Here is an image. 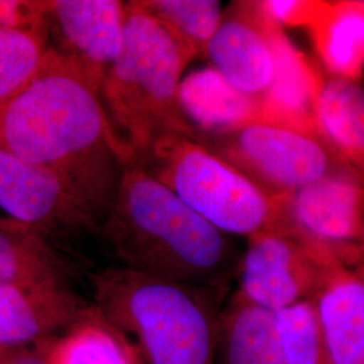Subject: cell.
<instances>
[{"instance_id":"4316f807","label":"cell","mask_w":364,"mask_h":364,"mask_svg":"<svg viewBox=\"0 0 364 364\" xmlns=\"http://www.w3.org/2000/svg\"><path fill=\"white\" fill-rule=\"evenodd\" d=\"M3 364H49L45 352L43 353H22L16 355Z\"/></svg>"},{"instance_id":"52a82bcc","label":"cell","mask_w":364,"mask_h":364,"mask_svg":"<svg viewBox=\"0 0 364 364\" xmlns=\"http://www.w3.org/2000/svg\"><path fill=\"white\" fill-rule=\"evenodd\" d=\"M335 248L293 232H263L247 239L242 254L237 293L277 312L312 299Z\"/></svg>"},{"instance_id":"7402d4cb","label":"cell","mask_w":364,"mask_h":364,"mask_svg":"<svg viewBox=\"0 0 364 364\" xmlns=\"http://www.w3.org/2000/svg\"><path fill=\"white\" fill-rule=\"evenodd\" d=\"M274 320L285 364H331L312 299L274 312Z\"/></svg>"},{"instance_id":"5b68a950","label":"cell","mask_w":364,"mask_h":364,"mask_svg":"<svg viewBox=\"0 0 364 364\" xmlns=\"http://www.w3.org/2000/svg\"><path fill=\"white\" fill-rule=\"evenodd\" d=\"M230 236L284 232L282 197L264 192L232 165L196 139L158 138L136 164Z\"/></svg>"},{"instance_id":"44dd1931","label":"cell","mask_w":364,"mask_h":364,"mask_svg":"<svg viewBox=\"0 0 364 364\" xmlns=\"http://www.w3.org/2000/svg\"><path fill=\"white\" fill-rule=\"evenodd\" d=\"M183 45L193 57L205 58L224 9L218 0H134Z\"/></svg>"},{"instance_id":"d4e9b609","label":"cell","mask_w":364,"mask_h":364,"mask_svg":"<svg viewBox=\"0 0 364 364\" xmlns=\"http://www.w3.org/2000/svg\"><path fill=\"white\" fill-rule=\"evenodd\" d=\"M258 3L266 18L282 30L284 27L308 28L323 4L321 0H263Z\"/></svg>"},{"instance_id":"2e32d148","label":"cell","mask_w":364,"mask_h":364,"mask_svg":"<svg viewBox=\"0 0 364 364\" xmlns=\"http://www.w3.org/2000/svg\"><path fill=\"white\" fill-rule=\"evenodd\" d=\"M316 124L335 156L364 181V87L362 82L324 76Z\"/></svg>"},{"instance_id":"ba28073f","label":"cell","mask_w":364,"mask_h":364,"mask_svg":"<svg viewBox=\"0 0 364 364\" xmlns=\"http://www.w3.org/2000/svg\"><path fill=\"white\" fill-rule=\"evenodd\" d=\"M126 1L48 0L46 49L102 91L123 41Z\"/></svg>"},{"instance_id":"6da1fadb","label":"cell","mask_w":364,"mask_h":364,"mask_svg":"<svg viewBox=\"0 0 364 364\" xmlns=\"http://www.w3.org/2000/svg\"><path fill=\"white\" fill-rule=\"evenodd\" d=\"M0 147L53 173L97 231L132 162L100 93L49 49L34 77L0 105Z\"/></svg>"},{"instance_id":"ac0fdd59","label":"cell","mask_w":364,"mask_h":364,"mask_svg":"<svg viewBox=\"0 0 364 364\" xmlns=\"http://www.w3.org/2000/svg\"><path fill=\"white\" fill-rule=\"evenodd\" d=\"M49 364H144L134 340L93 304L45 351Z\"/></svg>"},{"instance_id":"d6986e66","label":"cell","mask_w":364,"mask_h":364,"mask_svg":"<svg viewBox=\"0 0 364 364\" xmlns=\"http://www.w3.org/2000/svg\"><path fill=\"white\" fill-rule=\"evenodd\" d=\"M65 260L37 228L0 216V284H68Z\"/></svg>"},{"instance_id":"603a6c76","label":"cell","mask_w":364,"mask_h":364,"mask_svg":"<svg viewBox=\"0 0 364 364\" xmlns=\"http://www.w3.org/2000/svg\"><path fill=\"white\" fill-rule=\"evenodd\" d=\"M45 54L43 39L0 28V105L34 77Z\"/></svg>"},{"instance_id":"9c48e42d","label":"cell","mask_w":364,"mask_h":364,"mask_svg":"<svg viewBox=\"0 0 364 364\" xmlns=\"http://www.w3.org/2000/svg\"><path fill=\"white\" fill-rule=\"evenodd\" d=\"M284 232L331 247L364 242V181L341 169L282 197Z\"/></svg>"},{"instance_id":"7a4b0ae2","label":"cell","mask_w":364,"mask_h":364,"mask_svg":"<svg viewBox=\"0 0 364 364\" xmlns=\"http://www.w3.org/2000/svg\"><path fill=\"white\" fill-rule=\"evenodd\" d=\"M119 266L221 291L237 274L232 240L136 165H127L99 231Z\"/></svg>"},{"instance_id":"cb8c5ba5","label":"cell","mask_w":364,"mask_h":364,"mask_svg":"<svg viewBox=\"0 0 364 364\" xmlns=\"http://www.w3.org/2000/svg\"><path fill=\"white\" fill-rule=\"evenodd\" d=\"M46 13L48 0H0V28L45 41Z\"/></svg>"},{"instance_id":"484cf974","label":"cell","mask_w":364,"mask_h":364,"mask_svg":"<svg viewBox=\"0 0 364 364\" xmlns=\"http://www.w3.org/2000/svg\"><path fill=\"white\" fill-rule=\"evenodd\" d=\"M335 250L341 260L364 273V242L351 246L336 247Z\"/></svg>"},{"instance_id":"3957f363","label":"cell","mask_w":364,"mask_h":364,"mask_svg":"<svg viewBox=\"0 0 364 364\" xmlns=\"http://www.w3.org/2000/svg\"><path fill=\"white\" fill-rule=\"evenodd\" d=\"M193 54L169 31L126 1L123 41L100 91L114 130L136 164L158 138L169 134L195 139L181 105V76Z\"/></svg>"},{"instance_id":"8992f818","label":"cell","mask_w":364,"mask_h":364,"mask_svg":"<svg viewBox=\"0 0 364 364\" xmlns=\"http://www.w3.org/2000/svg\"><path fill=\"white\" fill-rule=\"evenodd\" d=\"M195 139L275 197L348 169L318 135L262 120Z\"/></svg>"},{"instance_id":"30bf717a","label":"cell","mask_w":364,"mask_h":364,"mask_svg":"<svg viewBox=\"0 0 364 364\" xmlns=\"http://www.w3.org/2000/svg\"><path fill=\"white\" fill-rule=\"evenodd\" d=\"M279 28L262 13L258 1H232L223 11L205 58L236 91L259 99L275 75Z\"/></svg>"},{"instance_id":"e0dca14e","label":"cell","mask_w":364,"mask_h":364,"mask_svg":"<svg viewBox=\"0 0 364 364\" xmlns=\"http://www.w3.org/2000/svg\"><path fill=\"white\" fill-rule=\"evenodd\" d=\"M306 30L328 76L362 82L364 0L323 1Z\"/></svg>"},{"instance_id":"5bb4252c","label":"cell","mask_w":364,"mask_h":364,"mask_svg":"<svg viewBox=\"0 0 364 364\" xmlns=\"http://www.w3.org/2000/svg\"><path fill=\"white\" fill-rule=\"evenodd\" d=\"M275 57L273 81L258 99V120L318 135L316 105L324 75L291 43L282 28L275 34Z\"/></svg>"},{"instance_id":"8fae6325","label":"cell","mask_w":364,"mask_h":364,"mask_svg":"<svg viewBox=\"0 0 364 364\" xmlns=\"http://www.w3.org/2000/svg\"><path fill=\"white\" fill-rule=\"evenodd\" d=\"M0 209L7 218L50 232H97L91 213L53 173L0 147Z\"/></svg>"},{"instance_id":"4fadbf2b","label":"cell","mask_w":364,"mask_h":364,"mask_svg":"<svg viewBox=\"0 0 364 364\" xmlns=\"http://www.w3.org/2000/svg\"><path fill=\"white\" fill-rule=\"evenodd\" d=\"M331 364H364V273L338 257L328 262L312 299Z\"/></svg>"},{"instance_id":"7c38bea8","label":"cell","mask_w":364,"mask_h":364,"mask_svg":"<svg viewBox=\"0 0 364 364\" xmlns=\"http://www.w3.org/2000/svg\"><path fill=\"white\" fill-rule=\"evenodd\" d=\"M88 306L64 284H0V348L61 335Z\"/></svg>"},{"instance_id":"9a60e30c","label":"cell","mask_w":364,"mask_h":364,"mask_svg":"<svg viewBox=\"0 0 364 364\" xmlns=\"http://www.w3.org/2000/svg\"><path fill=\"white\" fill-rule=\"evenodd\" d=\"M215 364H285L274 312L236 291L219 313Z\"/></svg>"},{"instance_id":"ffe728a7","label":"cell","mask_w":364,"mask_h":364,"mask_svg":"<svg viewBox=\"0 0 364 364\" xmlns=\"http://www.w3.org/2000/svg\"><path fill=\"white\" fill-rule=\"evenodd\" d=\"M180 96L189 122L195 120L196 134L231 130L258 120V99L236 91L213 69L195 75L181 87Z\"/></svg>"},{"instance_id":"277c9868","label":"cell","mask_w":364,"mask_h":364,"mask_svg":"<svg viewBox=\"0 0 364 364\" xmlns=\"http://www.w3.org/2000/svg\"><path fill=\"white\" fill-rule=\"evenodd\" d=\"M93 305L136 344L144 364H215L221 291L122 266L92 277Z\"/></svg>"}]
</instances>
